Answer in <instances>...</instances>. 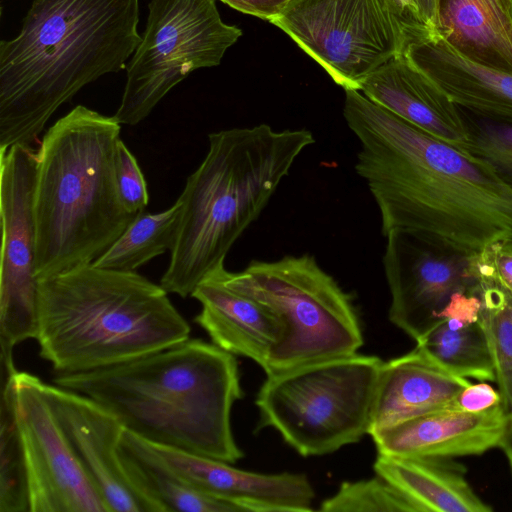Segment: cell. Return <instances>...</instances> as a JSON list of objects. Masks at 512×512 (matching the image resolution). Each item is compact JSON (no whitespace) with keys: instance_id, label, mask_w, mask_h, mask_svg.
<instances>
[{"instance_id":"obj_13","label":"cell","mask_w":512,"mask_h":512,"mask_svg":"<svg viewBox=\"0 0 512 512\" xmlns=\"http://www.w3.org/2000/svg\"><path fill=\"white\" fill-rule=\"evenodd\" d=\"M42 380L16 371L4 379L23 449L29 512H110L58 422Z\"/></svg>"},{"instance_id":"obj_31","label":"cell","mask_w":512,"mask_h":512,"mask_svg":"<svg viewBox=\"0 0 512 512\" xmlns=\"http://www.w3.org/2000/svg\"><path fill=\"white\" fill-rule=\"evenodd\" d=\"M475 266L481 280L512 292V237L494 241L477 252Z\"/></svg>"},{"instance_id":"obj_24","label":"cell","mask_w":512,"mask_h":512,"mask_svg":"<svg viewBox=\"0 0 512 512\" xmlns=\"http://www.w3.org/2000/svg\"><path fill=\"white\" fill-rule=\"evenodd\" d=\"M416 345L455 375L496 381L492 354L479 319L447 318Z\"/></svg>"},{"instance_id":"obj_33","label":"cell","mask_w":512,"mask_h":512,"mask_svg":"<svg viewBox=\"0 0 512 512\" xmlns=\"http://www.w3.org/2000/svg\"><path fill=\"white\" fill-rule=\"evenodd\" d=\"M502 403L499 390L485 381L470 382L459 394L456 406L467 412H482Z\"/></svg>"},{"instance_id":"obj_7","label":"cell","mask_w":512,"mask_h":512,"mask_svg":"<svg viewBox=\"0 0 512 512\" xmlns=\"http://www.w3.org/2000/svg\"><path fill=\"white\" fill-rule=\"evenodd\" d=\"M382 364L355 353L267 375L255 401L258 427L275 429L303 457L358 442L369 434Z\"/></svg>"},{"instance_id":"obj_19","label":"cell","mask_w":512,"mask_h":512,"mask_svg":"<svg viewBox=\"0 0 512 512\" xmlns=\"http://www.w3.org/2000/svg\"><path fill=\"white\" fill-rule=\"evenodd\" d=\"M360 91L377 105L466 153L468 137L459 107L403 54L370 74Z\"/></svg>"},{"instance_id":"obj_20","label":"cell","mask_w":512,"mask_h":512,"mask_svg":"<svg viewBox=\"0 0 512 512\" xmlns=\"http://www.w3.org/2000/svg\"><path fill=\"white\" fill-rule=\"evenodd\" d=\"M402 54L457 106L512 122V74L469 60L438 33L409 41Z\"/></svg>"},{"instance_id":"obj_32","label":"cell","mask_w":512,"mask_h":512,"mask_svg":"<svg viewBox=\"0 0 512 512\" xmlns=\"http://www.w3.org/2000/svg\"><path fill=\"white\" fill-rule=\"evenodd\" d=\"M401 21L406 44L437 33V0H388Z\"/></svg>"},{"instance_id":"obj_15","label":"cell","mask_w":512,"mask_h":512,"mask_svg":"<svg viewBox=\"0 0 512 512\" xmlns=\"http://www.w3.org/2000/svg\"><path fill=\"white\" fill-rule=\"evenodd\" d=\"M43 393L110 512H153L128 479L120 457L124 426L94 399L42 382Z\"/></svg>"},{"instance_id":"obj_9","label":"cell","mask_w":512,"mask_h":512,"mask_svg":"<svg viewBox=\"0 0 512 512\" xmlns=\"http://www.w3.org/2000/svg\"><path fill=\"white\" fill-rule=\"evenodd\" d=\"M145 31L126 67L113 115L136 125L191 72L218 66L242 30L221 19L215 0H151Z\"/></svg>"},{"instance_id":"obj_23","label":"cell","mask_w":512,"mask_h":512,"mask_svg":"<svg viewBox=\"0 0 512 512\" xmlns=\"http://www.w3.org/2000/svg\"><path fill=\"white\" fill-rule=\"evenodd\" d=\"M120 457L126 475L153 512H240L224 500L202 492L122 441Z\"/></svg>"},{"instance_id":"obj_27","label":"cell","mask_w":512,"mask_h":512,"mask_svg":"<svg viewBox=\"0 0 512 512\" xmlns=\"http://www.w3.org/2000/svg\"><path fill=\"white\" fill-rule=\"evenodd\" d=\"M0 512H29L27 472L7 385L1 391Z\"/></svg>"},{"instance_id":"obj_30","label":"cell","mask_w":512,"mask_h":512,"mask_svg":"<svg viewBox=\"0 0 512 512\" xmlns=\"http://www.w3.org/2000/svg\"><path fill=\"white\" fill-rule=\"evenodd\" d=\"M118 192L124 207L133 215L145 211L149 196L141 168L125 143L120 139L115 156Z\"/></svg>"},{"instance_id":"obj_36","label":"cell","mask_w":512,"mask_h":512,"mask_svg":"<svg viewBox=\"0 0 512 512\" xmlns=\"http://www.w3.org/2000/svg\"><path fill=\"white\" fill-rule=\"evenodd\" d=\"M511 15H512V7H511Z\"/></svg>"},{"instance_id":"obj_21","label":"cell","mask_w":512,"mask_h":512,"mask_svg":"<svg viewBox=\"0 0 512 512\" xmlns=\"http://www.w3.org/2000/svg\"><path fill=\"white\" fill-rule=\"evenodd\" d=\"M373 469L394 486L416 512H490L452 458L378 454Z\"/></svg>"},{"instance_id":"obj_29","label":"cell","mask_w":512,"mask_h":512,"mask_svg":"<svg viewBox=\"0 0 512 512\" xmlns=\"http://www.w3.org/2000/svg\"><path fill=\"white\" fill-rule=\"evenodd\" d=\"M323 512H416L412 504L389 482L374 478L343 482L338 491L324 500Z\"/></svg>"},{"instance_id":"obj_28","label":"cell","mask_w":512,"mask_h":512,"mask_svg":"<svg viewBox=\"0 0 512 512\" xmlns=\"http://www.w3.org/2000/svg\"><path fill=\"white\" fill-rule=\"evenodd\" d=\"M459 111L468 137L466 153L487 164L512 190V122L486 117L462 107Z\"/></svg>"},{"instance_id":"obj_6","label":"cell","mask_w":512,"mask_h":512,"mask_svg":"<svg viewBox=\"0 0 512 512\" xmlns=\"http://www.w3.org/2000/svg\"><path fill=\"white\" fill-rule=\"evenodd\" d=\"M120 132L114 116L77 105L45 133L34 192L37 280L92 264L137 216L118 192Z\"/></svg>"},{"instance_id":"obj_18","label":"cell","mask_w":512,"mask_h":512,"mask_svg":"<svg viewBox=\"0 0 512 512\" xmlns=\"http://www.w3.org/2000/svg\"><path fill=\"white\" fill-rule=\"evenodd\" d=\"M437 363L422 348L383 362L376 385L369 435L429 412L457 407L470 383Z\"/></svg>"},{"instance_id":"obj_5","label":"cell","mask_w":512,"mask_h":512,"mask_svg":"<svg viewBox=\"0 0 512 512\" xmlns=\"http://www.w3.org/2000/svg\"><path fill=\"white\" fill-rule=\"evenodd\" d=\"M189 335L168 292L136 271L89 264L38 280L35 339L57 374L126 363Z\"/></svg>"},{"instance_id":"obj_3","label":"cell","mask_w":512,"mask_h":512,"mask_svg":"<svg viewBox=\"0 0 512 512\" xmlns=\"http://www.w3.org/2000/svg\"><path fill=\"white\" fill-rule=\"evenodd\" d=\"M54 384L109 409L124 428L156 444L235 463L244 454L231 428L243 397L235 355L187 340L115 366L57 374Z\"/></svg>"},{"instance_id":"obj_22","label":"cell","mask_w":512,"mask_h":512,"mask_svg":"<svg viewBox=\"0 0 512 512\" xmlns=\"http://www.w3.org/2000/svg\"><path fill=\"white\" fill-rule=\"evenodd\" d=\"M512 0H437V33L469 60L512 74Z\"/></svg>"},{"instance_id":"obj_1","label":"cell","mask_w":512,"mask_h":512,"mask_svg":"<svg viewBox=\"0 0 512 512\" xmlns=\"http://www.w3.org/2000/svg\"><path fill=\"white\" fill-rule=\"evenodd\" d=\"M343 115L360 142L355 169L377 204L384 236L419 230L472 252L512 237V190L487 164L359 90H345Z\"/></svg>"},{"instance_id":"obj_35","label":"cell","mask_w":512,"mask_h":512,"mask_svg":"<svg viewBox=\"0 0 512 512\" xmlns=\"http://www.w3.org/2000/svg\"><path fill=\"white\" fill-rule=\"evenodd\" d=\"M498 448L505 454L512 472V408L508 411L505 430Z\"/></svg>"},{"instance_id":"obj_8","label":"cell","mask_w":512,"mask_h":512,"mask_svg":"<svg viewBox=\"0 0 512 512\" xmlns=\"http://www.w3.org/2000/svg\"><path fill=\"white\" fill-rule=\"evenodd\" d=\"M224 284L270 306L285 334L272 351L266 375L312 361L351 355L363 345L352 300L308 254L252 261L241 272L217 270Z\"/></svg>"},{"instance_id":"obj_4","label":"cell","mask_w":512,"mask_h":512,"mask_svg":"<svg viewBox=\"0 0 512 512\" xmlns=\"http://www.w3.org/2000/svg\"><path fill=\"white\" fill-rule=\"evenodd\" d=\"M207 154L187 178L178 234L160 280L182 298L224 267L227 253L255 221L302 151L315 139L306 129L268 124L208 135Z\"/></svg>"},{"instance_id":"obj_16","label":"cell","mask_w":512,"mask_h":512,"mask_svg":"<svg viewBox=\"0 0 512 512\" xmlns=\"http://www.w3.org/2000/svg\"><path fill=\"white\" fill-rule=\"evenodd\" d=\"M508 411L499 404L482 412L457 407L419 415L374 432L378 454L455 458L481 455L499 447Z\"/></svg>"},{"instance_id":"obj_25","label":"cell","mask_w":512,"mask_h":512,"mask_svg":"<svg viewBox=\"0 0 512 512\" xmlns=\"http://www.w3.org/2000/svg\"><path fill=\"white\" fill-rule=\"evenodd\" d=\"M182 203L166 210L139 213L121 236L92 264L99 268L136 271L153 258L171 251L178 234Z\"/></svg>"},{"instance_id":"obj_10","label":"cell","mask_w":512,"mask_h":512,"mask_svg":"<svg viewBox=\"0 0 512 512\" xmlns=\"http://www.w3.org/2000/svg\"><path fill=\"white\" fill-rule=\"evenodd\" d=\"M285 32L344 90L365 79L406 45L388 0H289L269 21Z\"/></svg>"},{"instance_id":"obj_11","label":"cell","mask_w":512,"mask_h":512,"mask_svg":"<svg viewBox=\"0 0 512 512\" xmlns=\"http://www.w3.org/2000/svg\"><path fill=\"white\" fill-rule=\"evenodd\" d=\"M37 162L38 152L31 145L16 144L0 149V344L4 376L17 371L14 348L37 335L34 218Z\"/></svg>"},{"instance_id":"obj_17","label":"cell","mask_w":512,"mask_h":512,"mask_svg":"<svg viewBox=\"0 0 512 512\" xmlns=\"http://www.w3.org/2000/svg\"><path fill=\"white\" fill-rule=\"evenodd\" d=\"M191 297L201 304L194 322L209 335L212 343L265 368L286 329L275 310L226 286L217 270L195 288Z\"/></svg>"},{"instance_id":"obj_26","label":"cell","mask_w":512,"mask_h":512,"mask_svg":"<svg viewBox=\"0 0 512 512\" xmlns=\"http://www.w3.org/2000/svg\"><path fill=\"white\" fill-rule=\"evenodd\" d=\"M478 319L489 345L504 408H512V292L481 280Z\"/></svg>"},{"instance_id":"obj_14","label":"cell","mask_w":512,"mask_h":512,"mask_svg":"<svg viewBox=\"0 0 512 512\" xmlns=\"http://www.w3.org/2000/svg\"><path fill=\"white\" fill-rule=\"evenodd\" d=\"M121 441L197 490L236 506L240 512H309L314 489L305 474H264L231 463L149 442L124 429Z\"/></svg>"},{"instance_id":"obj_2","label":"cell","mask_w":512,"mask_h":512,"mask_svg":"<svg viewBox=\"0 0 512 512\" xmlns=\"http://www.w3.org/2000/svg\"><path fill=\"white\" fill-rule=\"evenodd\" d=\"M138 23L139 0H34L0 42V149L31 145L84 86L125 69Z\"/></svg>"},{"instance_id":"obj_12","label":"cell","mask_w":512,"mask_h":512,"mask_svg":"<svg viewBox=\"0 0 512 512\" xmlns=\"http://www.w3.org/2000/svg\"><path fill=\"white\" fill-rule=\"evenodd\" d=\"M385 237L389 320L417 343L444 320L457 294L481 288L477 252L419 230L394 229Z\"/></svg>"},{"instance_id":"obj_34","label":"cell","mask_w":512,"mask_h":512,"mask_svg":"<svg viewBox=\"0 0 512 512\" xmlns=\"http://www.w3.org/2000/svg\"><path fill=\"white\" fill-rule=\"evenodd\" d=\"M242 13L270 21L289 0H220Z\"/></svg>"}]
</instances>
